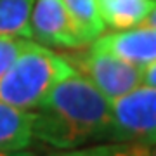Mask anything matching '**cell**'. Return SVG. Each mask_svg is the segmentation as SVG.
I'll use <instances>...</instances> for the list:
<instances>
[{"instance_id":"obj_3","label":"cell","mask_w":156,"mask_h":156,"mask_svg":"<svg viewBox=\"0 0 156 156\" xmlns=\"http://www.w3.org/2000/svg\"><path fill=\"white\" fill-rule=\"evenodd\" d=\"M62 56L80 75L89 78L109 101L128 94L142 85L144 68L120 59L113 54L89 49Z\"/></svg>"},{"instance_id":"obj_2","label":"cell","mask_w":156,"mask_h":156,"mask_svg":"<svg viewBox=\"0 0 156 156\" xmlns=\"http://www.w3.org/2000/svg\"><path fill=\"white\" fill-rule=\"evenodd\" d=\"M76 73L62 54L31 42L0 76V101L9 106L33 111L61 80Z\"/></svg>"},{"instance_id":"obj_14","label":"cell","mask_w":156,"mask_h":156,"mask_svg":"<svg viewBox=\"0 0 156 156\" xmlns=\"http://www.w3.org/2000/svg\"><path fill=\"white\" fill-rule=\"evenodd\" d=\"M139 26H149V28H156V7L149 12V14H147V17H146L144 21L140 23Z\"/></svg>"},{"instance_id":"obj_10","label":"cell","mask_w":156,"mask_h":156,"mask_svg":"<svg viewBox=\"0 0 156 156\" xmlns=\"http://www.w3.org/2000/svg\"><path fill=\"white\" fill-rule=\"evenodd\" d=\"M35 0H0V37L31 40L30 16Z\"/></svg>"},{"instance_id":"obj_9","label":"cell","mask_w":156,"mask_h":156,"mask_svg":"<svg viewBox=\"0 0 156 156\" xmlns=\"http://www.w3.org/2000/svg\"><path fill=\"white\" fill-rule=\"evenodd\" d=\"M62 4L85 45H90L104 33L106 24L101 17L97 0H62Z\"/></svg>"},{"instance_id":"obj_6","label":"cell","mask_w":156,"mask_h":156,"mask_svg":"<svg viewBox=\"0 0 156 156\" xmlns=\"http://www.w3.org/2000/svg\"><path fill=\"white\" fill-rule=\"evenodd\" d=\"M89 49L113 54L144 68L151 62H156V28L134 26L106 35L102 33L90 44Z\"/></svg>"},{"instance_id":"obj_5","label":"cell","mask_w":156,"mask_h":156,"mask_svg":"<svg viewBox=\"0 0 156 156\" xmlns=\"http://www.w3.org/2000/svg\"><path fill=\"white\" fill-rule=\"evenodd\" d=\"M30 31L31 40L44 47L66 50L85 47L62 0H35L30 16Z\"/></svg>"},{"instance_id":"obj_11","label":"cell","mask_w":156,"mask_h":156,"mask_svg":"<svg viewBox=\"0 0 156 156\" xmlns=\"http://www.w3.org/2000/svg\"><path fill=\"white\" fill-rule=\"evenodd\" d=\"M151 146L139 144V142H104L89 147H71L59 153L45 156H149ZM37 156V154H33Z\"/></svg>"},{"instance_id":"obj_1","label":"cell","mask_w":156,"mask_h":156,"mask_svg":"<svg viewBox=\"0 0 156 156\" xmlns=\"http://www.w3.org/2000/svg\"><path fill=\"white\" fill-rule=\"evenodd\" d=\"M37 109L33 139L45 144L71 149L113 140L111 101L78 71L54 85Z\"/></svg>"},{"instance_id":"obj_13","label":"cell","mask_w":156,"mask_h":156,"mask_svg":"<svg viewBox=\"0 0 156 156\" xmlns=\"http://www.w3.org/2000/svg\"><path fill=\"white\" fill-rule=\"evenodd\" d=\"M142 85L156 87V62H151L144 66V75H142Z\"/></svg>"},{"instance_id":"obj_4","label":"cell","mask_w":156,"mask_h":156,"mask_svg":"<svg viewBox=\"0 0 156 156\" xmlns=\"http://www.w3.org/2000/svg\"><path fill=\"white\" fill-rule=\"evenodd\" d=\"M113 140L156 144V87L140 85L111 101Z\"/></svg>"},{"instance_id":"obj_8","label":"cell","mask_w":156,"mask_h":156,"mask_svg":"<svg viewBox=\"0 0 156 156\" xmlns=\"http://www.w3.org/2000/svg\"><path fill=\"white\" fill-rule=\"evenodd\" d=\"M101 17L113 30L139 26L156 7V0H97Z\"/></svg>"},{"instance_id":"obj_16","label":"cell","mask_w":156,"mask_h":156,"mask_svg":"<svg viewBox=\"0 0 156 156\" xmlns=\"http://www.w3.org/2000/svg\"><path fill=\"white\" fill-rule=\"evenodd\" d=\"M149 156H156V144L151 146V151H149Z\"/></svg>"},{"instance_id":"obj_12","label":"cell","mask_w":156,"mask_h":156,"mask_svg":"<svg viewBox=\"0 0 156 156\" xmlns=\"http://www.w3.org/2000/svg\"><path fill=\"white\" fill-rule=\"evenodd\" d=\"M33 40L17 37H0V76L9 69L24 49H28Z\"/></svg>"},{"instance_id":"obj_15","label":"cell","mask_w":156,"mask_h":156,"mask_svg":"<svg viewBox=\"0 0 156 156\" xmlns=\"http://www.w3.org/2000/svg\"><path fill=\"white\" fill-rule=\"evenodd\" d=\"M0 156H33V153H28L24 149L19 151H0Z\"/></svg>"},{"instance_id":"obj_7","label":"cell","mask_w":156,"mask_h":156,"mask_svg":"<svg viewBox=\"0 0 156 156\" xmlns=\"http://www.w3.org/2000/svg\"><path fill=\"white\" fill-rule=\"evenodd\" d=\"M35 111L9 106L0 101V151L26 149L33 142Z\"/></svg>"}]
</instances>
